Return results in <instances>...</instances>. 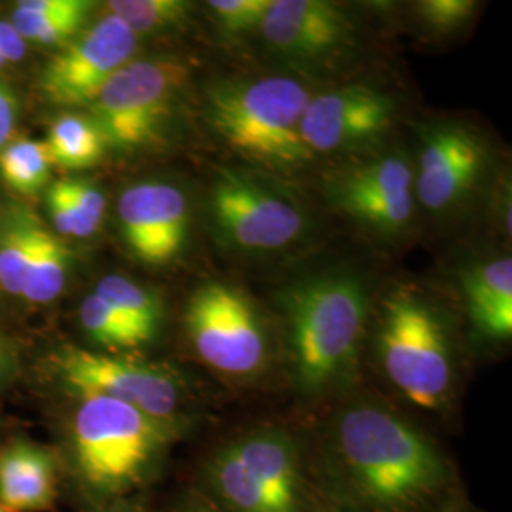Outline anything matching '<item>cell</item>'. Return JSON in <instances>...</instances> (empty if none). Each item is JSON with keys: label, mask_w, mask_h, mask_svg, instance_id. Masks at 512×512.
Returning a JSON list of instances; mask_svg holds the SVG:
<instances>
[{"label": "cell", "mask_w": 512, "mask_h": 512, "mask_svg": "<svg viewBox=\"0 0 512 512\" xmlns=\"http://www.w3.org/2000/svg\"><path fill=\"white\" fill-rule=\"evenodd\" d=\"M183 512H186V511H183Z\"/></svg>", "instance_id": "ab89813d"}, {"label": "cell", "mask_w": 512, "mask_h": 512, "mask_svg": "<svg viewBox=\"0 0 512 512\" xmlns=\"http://www.w3.org/2000/svg\"><path fill=\"white\" fill-rule=\"evenodd\" d=\"M334 452L349 492L370 512L414 511L448 482V467L435 444L374 404L342 412Z\"/></svg>", "instance_id": "6da1fadb"}, {"label": "cell", "mask_w": 512, "mask_h": 512, "mask_svg": "<svg viewBox=\"0 0 512 512\" xmlns=\"http://www.w3.org/2000/svg\"><path fill=\"white\" fill-rule=\"evenodd\" d=\"M18 99L14 92L0 82V150L6 147L18 124Z\"/></svg>", "instance_id": "1f68e13d"}, {"label": "cell", "mask_w": 512, "mask_h": 512, "mask_svg": "<svg viewBox=\"0 0 512 512\" xmlns=\"http://www.w3.org/2000/svg\"><path fill=\"white\" fill-rule=\"evenodd\" d=\"M266 46L302 67H327L355 46V23L327 0H272L258 27Z\"/></svg>", "instance_id": "8fae6325"}, {"label": "cell", "mask_w": 512, "mask_h": 512, "mask_svg": "<svg viewBox=\"0 0 512 512\" xmlns=\"http://www.w3.org/2000/svg\"><path fill=\"white\" fill-rule=\"evenodd\" d=\"M92 6V2L80 0L74 10L57 16H33L16 8L10 23L25 42H35L42 46H65L84 29Z\"/></svg>", "instance_id": "d4e9b609"}, {"label": "cell", "mask_w": 512, "mask_h": 512, "mask_svg": "<svg viewBox=\"0 0 512 512\" xmlns=\"http://www.w3.org/2000/svg\"><path fill=\"white\" fill-rule=\"evenodd\" d=\"M277 512H300V458L289 433L258 429L230 442Z\"/></svg>", "instance_id": "2e32d148"}, {"label": "cell", "mask_w": 512, "mask_h": 512, "mask_svg": "<svg viewBox=\"0 0 512 512\" xmlns=\"http://www.w3.org/2000/svg\"><path fill=\"white\" fill-rule=\"evenodd\" d=\"M467 313L476 332L490 340L512 334V260L501 256L469 268L463 277Z\"/></svg>", "instance_id": "ac0fdd59"}, {"label": "cell", "mask_w": 512, "mask_h": 512, "mask_svg": "<svg viewBox=\"0 0 512 512\" xmlns=\"http://www.w3.org/2000/svg\"><path fill=\"white\" fill-rule=\"evenodd\" d=\"M209 213L217 238L241 253L281 251L306 230V215L291 196L241 169L217 171Z\"/></svg>", "instance_id": "8992f818"}, {"label": "cell", "mask_w": 512, "mask_h": 512, "mask_svg": "<svg viewBox=\"0 0 512 512\" xmlns=\"http://www.w3.org/2000/svg\"><path fill=\"white\" fill-rule=\"evenodd\" d=\"M296 387L323 395L355 372L365 329L366 291L349 274L313 275L279 296Z\"/></svg>", "instance_id": "7a4b0ae2"}, {"label": "cell", "mask_w": 512, "mask_h": 512, "mask_svg": "<svg viewBox=\"0 0 512 512\" xmlns=\"http://www.w3.org/2000/svg\"><path fill=\"white\" fill-rule=\"evenodd\" d=\"M186 80L188 67L177 59L129 61L90 103L107 145L116 150L150 145Z\"/></svg>", "instance_id": "52a82bcc"}, {"label": "cell", "mask_w": 512, "mask_h": 512, "mask_svg": "<svg viewBox=\"0 0 512 512\" xmlns=\"http://www.w3.org/2000/svg\"><path fill=\"white\" fill-rule=\"evenodd\" d=\"M270 2L272 0H211L207 8L220 33L239 37L260 27Z\"/></svg>", "instance_id": "83f0119b"}, {"label": "cell", "mask_w": 512, "mask_h": 512, "mask_svg": "<svg viewBox=\"0 0 512 512\" xmlns=\"http://www.w3.org/2000/svg\"><path fill=\"white\" fill-rule=\"evenodd\" d=\"M205 482L224 512H277L272 499L249 475L230 444L207 461Z\"/></svg>", "instance_id": "d6986e66"}, {"label": "cell", "mask_w": 512, "mask_h": 512, "mask_svg": "<svg viewBox=\"0 0 512 512\" xmlns=\"http://www.w3.org/2000/svg\"><path fill=\"white\" fill-rule=\"evenodd\" d=\"M80 321L88 336L105 348L128 349L145 344L143 338L124 321V317L97 293L84 298Z\"/></svg>", "instance_id": "4316f807"}, {"label": "cell", "mask_w": 512, "mask_h": 512, "mask_svg": "<svg viewBox=\"0 0 512 512\" xmlns=\"http://www.w3.org/2000/svg\"><path fill=\"white\" fill-rule=\"evenodd\" d=\"M61 183L76 207V211L80 213V217L97 232L103 222L105 207H107L103 192L95 184L86 183V181H61Z\"/></svg>", "instance_id": "4dcf8cb0"}, {"label": "cell", "mask_w": 512, "mask_h": 512, "mask_svg": "<svg viewBox=\"0 0 512 512\" xmlns=\"http://www.w3.org/2000/svg\"><path fill=\"white\" fill-rule=\"evenodd\" d=\"M40 226L31 220L14 222L0 241V287L21 296L23 281L31 266Z\"/></svg>", "instance_id": "484cf974"}, {"label": "cell", "mask_w": 512, "mask_h": 512, "mask_svg": "<svg viewBox=\"0 0 512 512\" xmlns=\"http://www.w3.org/2000/svg\"><path fill=\"white\" fill-rule=\"evenodd\" d=\"M48 207H50V217L54 222L55 232L59 236L90 238L95 234L92 226L76 211V207L71 202L69 194L65 192L61 181L52 184V188L48 192Z\"/></svg>", "instance_id": "f546056e"}, {"label": "cell", "mask_w": 512, "mask_h": 512, "mask_svg": "<svg viewBox=\"0 0 512 512\" xmlns=\"http://www.w3.org/2000/svg\"><path fill=\"white\" fill-rule=\"evenodd\" d=\"M52 164L65 169H86L99 164L107 152V139L92 116L61 114L46 141Z\"/></svg>", "instance_id": "ffe728a7"}, {"label": "cell", "mask_w": 512, "mask_h": 512, "mask_svg": "<svg viewBox=\"0 0 512 512\" xmlns=\"http://www.w3.org/2000/svg\"><path fill=\"white\" fill-rule=\"evenodd\" d=\"M57 475L52 454L16 440L0 452V507L8 512H44L54 507Z\"/></svg>", "instance_id": "e0dca14e"}, {"label": "cell", "mask_w": 512, "mask_h": 512, "mask_svg": "<svg viewBox=\"0 0 512 512\" xmlns=\"http://www.w3.org/2000/svg\"><path fill=\"white\" fill-rule=\"evenodd\" d=\"M184 511L186 512H224L220 509L219 505H215L213 501H209V499H205L202 495H196V497H192L188 503H186V507H184Z\"/></svg>", "instance_id": "e575fe53"}, {"label": "cell", "mask_w": 512, "mask_h": 512, "mask_svg": "<svg viewBox=\"0 0 512 512\" xmlns=\"http://www.w3.org/2000/svg\"><path fill=\"white\" fill-rule=\"evenodd\" d=\"M27 52L25 40L21 38L16 27L10 21L0 19V55L10 63H18Z\"/></svg>", "instance_id": "d6a6232c"}, {"label": "cell", "mask_w": 512, "mask_h": 512, "mask_svg": "<svg viewBox=\"0 0 512 512\" xmlns=\"http://www.w3.org/2000/svg\"><path fill=\"white\" fill-rule=\"evenodd\" d=\"M0 512H8V511H6V509H2V507H0Z\"/></svg>", "instance_id": "f35d334b"}, {"label": "cell", "mask_w": 512, "mask_h": 512, "mask_svg": "<svg viewBox=\"0 0 512 512\" xmlns=\"http://www.w3.org/2000/svg\"><path fill=\"white\" fill-rule=\"evenodd\" d=\"M59 380L74 393H95L129 404L165 425L177 427L183 384L165 366L110 357L88 349H59L52 359Z\"/></svg>", "instance_id": "9c48e42d"}, {"label": "cell", "mask_w": 512, "mask_h": 512, "mask_svg": "<svg viewBox=\"0 0 512 512\" xmlns=\"http://www.w3.org/2000/svg\"><path fill=\"white\" fill-rule=\"evenodd\" d=\"M186 330L205 365L247 378L268 359V332L253 300L238 287L211 281L192 294Z\"/></svg>", "instance_id": "ba28073f"}, {"label": "cell", "mask_w": 512, "mask_h": 512, "mask_svg": "<svg viewBox=\"0 0 512 512\" xmlns=\"http://www.w3.org/2000/svg\"><path fill=\"white\" fill-rule=\"evenodd\" d=\"M175 433L177 427L129 404L78 393L71 425L74 471L95 499L128 494L154 473Z\"/></svg>", "instance_id": "3957f363"}, {"label": "cell", "mask_w": 512, "mask_h": 512, "mask_svg": "<svg viewBox=\"0 0 512 512\" xmlns=\"http://www.w3.org/2000/svg\"><path fill=\"white\" fill-rule=\"evenodd\" d=\"M378 355L387 378L410 403L435 410L452 385V349L444 323L420 296L395 291L385 300Z\"/></svg>", "instance_id": "5b68a950"}, {"label": "cell", "mask_w": 512, "mask_h": 512, "mask_svg": "<svg viewBox=\"0 0 512 512\" xmlns=\"http://www.w3.org/2000/svg\"><path fill=\"white\" fill-rule=\"evenodd\" d=\"M137 44L139 37L124 21L105 14L48 61L40 74V90L54 105H90L110 78L133 59Z\"/></svg>", "instance_id": "30bf717a"}, {"label": "cell", "mask_w": 512, "mask_h": 512, "mask_svg": "<svg viewBox=\"0 0 512 512\" xmlns=\"http://www.w3.org/2000/svg\"><path fill=\"white\" fill-rule=\"evenodd\" d=\"M120 232L131 255L148 266L173 262L186 245L190 205L175 184H133L118 200Z\"/></svg>", "instance_id": "4fadbf2b"}, {"label": "cell", "mask_w": 512, "mask_h": 512, "mask_svg": "<svg viewBox=\"0 0 512 512\" xmlns=\"http://www.w3.org/2000/svg\"><path fill=\"white\" fill-rule=\"evenodd\" d=\"M107 6L137 37L183 27L192 14V4L184 0H112Z\"/></svg>", "instance_id": "cb8c5ba5"}, {"label": "cell", "mask_w": 512, "mask_h": 512, "mask_svg": "<svg viewBox=\"0 0 512 512\" xmlns=\"http://www.w3.org/2000/svg\"><path fill=\"white\" fill-rule=\"evenodd\" d=\"M311 93L289 76L222 80L207 90V122L220 139L260 164L293 167L310 158L300 124Z\"/></svg>", "instance_id": "277c9868"}, {"label": "cell", "mask_w": 512, "mask_h": 512, "mask_svg": "<svg viewBox=\"0 0 512 512\" xmlns=\"http://www.w3.org/2000/svg\"><path fill=\"white\" fill-rule=\"evenodd\" d=\"M418 16L431 31L448 35L458 31L475 16L476 2L473 0H423L418 6Z\"/></svg>", "instance_id": "f1b7e54d"}, {"label": "cell", "mask_w": 512, "mask_h": 512, "mask_svg": "<svg viewBox=\"0 0 512 512\" xmlns=\"http://www.w3.org/2000/svg\"><path fill=\"white\" fill-rule=\"evenodd\" d=\"M78 2L80 0H23L16 4V8L33 16H57L74 10Z\"/></svg>", "instance_id": "836d02e7"}, {"label": "cell", "mask_w": 512, "mask_h": 512, "mask_svg": "<svg viewBox=\"0 0 512 512\" xmlns=\"http://www.w3.org/2000/svg\"><path fill=\"white\" fill-rule=\"evenodd\" d=\"M6 67H8V61H6V59L0 55V71H4Z\"/></svg>", "instance_id": "74e56055"}, {"label": "cell", "mask_w": 512, "mask_h": 512, "mask_svg": "<svg viewBox=\"0 0 512 512\" xmlns=\"http://www.w3.org/2000/svg\"><path fill=\"white\" fill-rule=\"evenodd\" d=\"M395 107L389 95L368 86H346L311 97L300 124L308 154H330L357 147L385 133Z\"/></svg>", "instance_id": "5bb4252c"}, {"label": "cell", "mask_w": 512, "mask_h": 512, "mask_svg": "<svg viewBox=\"0 0 512 512\" xmlns=\"http://www.w3.org/2000/svg\"><path fill=\"white\" fill-rule=\"evenodd\" d=\"M440 512H463L459 509V505H448L446 509H442Z\"/></svg>", "instance_id": "8d00e7d4"}, {"label": "cell", "mask_w": 512, "mask_h": 512, "mask_svg": "<svg viewBox=\"0 0 512 512\" xmlns=\"http://www.w3.org/2000/svg\"><path fill=\"white\" fill-rule=\"evenodd\" d=\"M482 165L484 148L471 131L452 124L427 129L414 171L416 200L427 211H448L473 190Z\"/></svg>", "instance_id": "9a60e30c"}, {"label": "cell", "mask_w": 512, "mask_h": 512, "mask_svg": "<svg viewBox=\"0 0 512 512\" xmlns=\"http://www.w3.org/2000/svg\"><path fill=\"white\" fill-rule=\"evenodd\" d=\"M334 205L372 230L401 232L414 215V169L403 154L355 165L330 184Z\"/></svg>", "instance_id": "7c38bea8"}, {"label": "cell", "mask_w": 512, "mask_h": 512, "mask_svg": "<svg viewBox=\"0 0 512 512\" xmlns=\"http://www.w3.org/2000/svg\"><path fill=\"white\" fill-rule=\"evenodd\" d=\"M95 293L118 311L143 342H150L162 323V302L154 293L137 285L126 275H107L99 281Z\"/></svg>", "instance_id": "44dd1931"}, {"label": "cell", "mask_w": 512, "mask_h": 512, "mask_svg": "<svg viewBox=\"0 0 512 512\" xmlns=\"http://www.w3.org/2000/svg\"><path fill=\"white\" fill-rule=\"evenodd\" d=\"M69 262V249L61 243V239L40 228L21 296L31 304L54 302L65 289Z\"/></svg>", "instance_id": "7402d4cb"}, {"label": "cell", "mask_w": 512, "mask_h": 512, "mask_svg": "<svg viewBox=\"0 0 512 512\" xmlns=\"http://www.w3.org/2000/svg\"><path fill=\"white\" fill-rule=\"evenodd\" d=\"M6 365H8V357H6L4 349L0 348V378L6 374Z\"/></svg>", "instance_id": "d590c367"}, {"label": "cell", "mask_w": 512, "mask_h": 512, "mask_svg": "<svg viewBox=\"0 0 512 512\" xmlns=\"http://www.w3.org/2000/svg\"><path fill=\"white\" fill-rule=\"evenodd\" d=\"M52 165L44 141L18 139L0 150V175L19 194H35L48 183Z\"/></svg>", "instance_id": "603a6c76"}]
</instances>
